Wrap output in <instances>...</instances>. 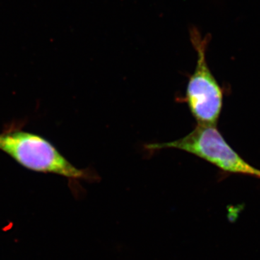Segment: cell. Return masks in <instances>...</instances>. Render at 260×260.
Returning <instances> with one entry per match:
<instances>
[{"label": "cell", "mask_w": 260, "mask_h": 260, "mask_svg": "<svg viewBox=\"0 0 260 260\" xmlns=\"http://www.w3.org/2000/svg\"><path fill=\"white\" fill-rule=\"evenodd\" d=\"M190 36L198 52V61L194 73L189 77L184 101L198 124L216 125L223 107V90L207 62L208 37L202 39L196 29H191Z\"/></svg>", "instance_id": "cell-3"}, {"label": "cell", "mask_w": 260, "mask_h": 260, "mask_svg": "<svg viewBox=\"0 0 260 260\" xmlns=\"http://www.w3.org/2000/svg\"><path fill=\"white\" fill-rule=\"evenodd\" d=\"M145 148L150 151L178 149L204 159L223 172L260 178V169L244 160L228 144L216 125L198 124L184 138L168 143H150Z\"/></svg>", "instance_id": "cell-2"}, {"label": "cell", "mask_w": 260, "mask_h": 260, "mask_svg": "<svg viewBox=\"0 0 260 260\" xmlns=\"http://www.w3.org/2000/svg\"><path fill=\"white\" fill-rule=\"evenodd\" d=\"M23 121L6 124L0 131V150L28 170L55 174L70 180L93 179L90 169L73 166L52 143L23 129Z\"/></svg>", "instance_id": "cell-1"}]
</instances>
